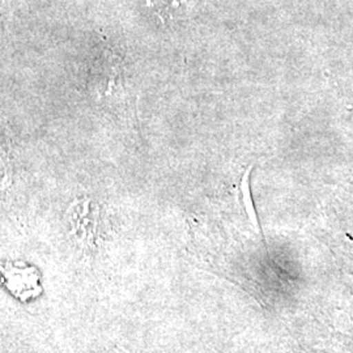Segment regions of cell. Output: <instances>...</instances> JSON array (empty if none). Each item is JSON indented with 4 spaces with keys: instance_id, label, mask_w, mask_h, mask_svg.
I'll return each instance as SVG.
<instances>
[{
    "instance_id": "obj_1",
    "label": "cell",
    "mask_w": 353,
    "mask_h": 353,
    "mask_svg": "<svg viewBox=\"0 0 353 353\" xmlns=\"http://www.w3.org/2000/svg\"><path fill=\"white\" fill-rule=\"evenodd\" d=\"M250 170L252 168L243 174V178L241 181V194H242V201H243V205L246 210V214L249 216V220L252 224L254 229L261 233V228H259V223H258V217H256V212L254 210L252 205V192H250V183H249V178H250Z\"/></svg>"
}]
</instances>
